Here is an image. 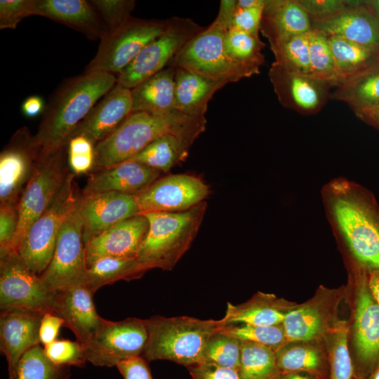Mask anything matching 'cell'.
Masks as SVG:
<instances>
[{"label": "cell", "instance_id": "cell-11", "mask_svg": "<svg viewBox=\"0 0 379 379\" xmlns=\"http://www.w3.org/2000/svg\"><path fill=\"white\" fill-rule=\"evenodd\" d=\"M166 20L132 17L101 39L98 51L84 73L105 72L117 76L151 41L166 30Z\"/></svg>", "mask_w": 379, "mask_h": 379}, {"label": "cell", "instance_id": "cell-27", "mask_svg": "<svg viewBox=\"0 0 379 379\" xmlns=\"http://www.w3.org/2000/svg\"><path fill=\"white\" fill-rule=\"evenodd\" d=\"M312 29L311 19L298 0L265 1L260 31L270 48Z\"/></svg>", "mask_w": 379, "mask_h": 379}, {"label": "cell", "instance_id": "cell-12", "mask_svg": "<svg viewBox=\"0 0 379 379\" xmlns=\"http://www.w3.org/2000/svg\"><path fill=\"white\" fill-rule=\"evenodd\" d=\"M165 32L148 44L117 76V84L132 89L160 72L192 37L205 27L189 18L166 20Z\"/></svg>", "mask_w": 379, "mask_h": 379}, {"label": "cell", "instance_id": "cell-49", "mask_svg": "<svg viewBox=\"0 0 379 379\" xmlns=\"http://www.w3.org/2000/svg\"><path fill=\"white\" fill-rule=\"evenodd\" d=\"M311 21L329 18L350 6V0H298Z\"/></svg>", "mask_w": 379, "mask_h": 379}, {"label": "cell", "instance_id": "cell-19", "mask_svg": "<svg viewBox=\"0 0 379 379\" xmlns=\"http://www.w3.org/2000/svg\"><path fill=\"white\" fill-rule=\"evenodd\" d=\"M77 209L83 224L85 245L93 237L140 213L134 195L115 192L79 194Z\"/></svg>", "mask_w": 379, "mask_h": 379}, {"label": "cell", "instance_id": "cell-32", "mask_svg": "<svg viewBox=\"0 0 379 379\" xmlns=\"http://www.w3.org/2000/svg\"><path fill=\"white\" fill-rule=\"evenodd\" d=\"M338 86L346 80L379 64V48L343 38L328 36Z\"/></svg>", "mask_w": 379, "mask_h": 379}, {"label": "cell", "instance_id": "cell-15", "mask_svg": "<svg viewBox=\"0 0 379 379\" xmlns=\"http://www.w3.org/2000/svg\"><path fill=\"white\" fill-rule=\"evenodd\" d=\"M86 271L83 224L76 208L60 230L51 260L39 276L49 290L58 292L84 283Z\"/></svg>", "mask_w": 379, "mask_h": 379}, {"label": "cell", "instance_id": "cell-58", "mask_svg": "<svg viewBox=\"0 0 379 379\" xmlns=\"http://www.w3.org/2000/svg\"><path fill=\"white\" fill-rule=\"evenodd\" d=\"M364 2L379 21V0H364Z\"/></svg>", "mask_w": 379, "mask_h": 379}, {"label": "cell", "instance_id": "cell-46", "mask_svg": "<svg viewBox=\"0 0 379 379\" xmlns=\"http://www.w3.org/2000/svg\"><path fill=\"white\" fill-rule=\"evenodd\" d=\"M48 358L59 366H83L86 359L81 344L69 340H55L44 347Z\"/></svg>", "mask_w": 379, "mask_h": 379}, {"label": "cell", "instance_id": "cell-53", "mask_svg": "<svg viewBox=\"0 0 379 379\" xmlns=\"http://www.w3.org/2000/svg\"><path fill=\"white\" fill-rule=\"evenodd\" d=\"M62 326L64 321L60 317L51 312L45 313L39 329L41 343L45 347L57 340L60 328Z\"/></svg>", "mask_w": 379, "mask_h": 379}, {"label": "cell", "instance_id": "cell-40", "mask_svg": "<svg viewBox=\"0 0 379 379\" xmlns=\"http://www.w3.org/2000/svg\"><path fill=\"white\" fill-rule=\"evenodd\" d=\"M307 36L311 75L337 87L339 83L328 36L316 29H312Z\"/></svg>", "mask_w": 379, "mask_h": 379}, {"label": "cell", "instance_id": "cell-2", "mask_svg": "<svg viewBox=\"0 0 379 379\" xmlns=\"http://www.w3.org/2000/svg\"><path fill=\"white\" fill-rule=\"evenodd\" d=\"M117 80L114 74L94 72L62 81L46 105L34 135L40 154L47 155L67 147L75 128L117 84Z\"/></svg>", "mask_w": 379, "mask_h": 379}, {"label": "cell", "instance_id": "cell-43", "mask_svg": "<svg viewBox=\"0 0 379 379\" xmlns=\"http://www.w3.org/2000/svg\"><path fill=\"white\" fill-rule=\"evenodd\" d=\"M271 50L275 62L291 72L311 75L307 33L292 36Z\"/></svg>", "mask_w": 379, "mask_h": 379}, {"label": "cell", "instance_id": "cell-5", "mask_svg": "<svg viewBox=\"0 0 379 379\" xmlns=\"http://www.w3.org/2000/svg\"><path fill=\"white\" fill-rule=\"evenodd\" d=\"M144 321L148 338L141 357L147 362L168 360L186 367L201 362L208 339L226 325L222 319L187 316L155 315Z\"/></svg>", "mask_w": 379, "mask_h": 379}, {"label": "cell", "instance_id": "cell-23", "mask_svg": "<svg viewBox=\"0 0 379 379\" xmlns=\"http://www.w3.org/2000/svg\"><path fill=\"white\" fill-rule=\"evenodd\" d=\"M43 315L18 310L1 312L0 350L6 357L8 373L26 352L41 343L39 329Z\"/></svg>", "mask_w": 379, "mask_h": 379}, {"label": "cell", "instance_id": "cell-42", "mask_svg": "<svg viewBox=\"0 0 379 379\" xmlns=\"http://www.w3.org/2000/svg\"><path fill=\"white\" fill-rule=\"evenodd\" d=\"M241 352V342L221 329L208 339L201 363L238 370Z\"/></svg>", "mask_w": 379, "mask_h": 379}, {"label": "cell", "instance_id": "cell-13", "mask_svg": "<svg viewBox=\"0 0 379 379\" xmlns=\"http://www.w3.org/2000/svg\"><path fill=\"white\" fill-rule=\"evenodd\" d=\"M144 319L103 320L92 338L81 345L87 361L98 366H117L124 360L142 356L147 342Z\"/></svg>", "mask_w": 379, "mask_h": 379}, {"label": "cell", "instance_id": "cell-4", "mask_svg": "<svg viewBox=\"0 0 379 379\" xmlns=\"http://www.w3.org/2000/svg\"><path fill=\"white\" fill-rule=\"evenodd\" d=\"M237 1H220L213 22L192 37L167 66L181 68L226 84L260 73V67L230 59L224 48V36L232 27Z\"/></svg>", "mask_w": 379, "mask_h": 379}, {"label": "cell", "instance_id": "cell-21", "mask_svg": "<svg viewBox=\"0 0 379 379\" xmlns=\"http://www.w3.org/2000/svg\"><path fill=\"white\" fill-rule=\"evenodd\" d=\"M132 112L131 90L117 84L91 109L69 139L83 135L96 145L117 128Z\"/></svg>", "mask_w": 379, "mask_h": 379}, {"label": "cell", "instance_id": "cell-20", "mask_svg": "<svg viewBox=\"0 0 379 379\" xmlns=\"http://www.w3.org/2000/svg\"><path fill=\"white\" fill-rule=\"evenodd\" d=\"M148 229L146 216L138 214L93 237L85 245L86 268L102 258H137Z\"/></svg>", "mask_w": 379, "mask_h": 379}, {"label": "cell", "instance_id": "cell-30", "mask_svg": "<svg viewBox=\"0 0 379 379\" xmlns=\"http://www.w3.org/2000/svg\"><path fill=\"white\" fill-rule=\"evenodd\" d=\"M175 68L167 66L131 90L133 112L166 116L175 109Z\"/></svg>", "mask_w": 379, "mask_h": 379}, {"label": "cell", "instance_id": "cell-31", "mask_svg": "<svg viewBox=\"0 0 379 379\" xmlns=\"http://www.w3.org/2000/svg\"><path fill=\"white\" fill-rule=\"evenodd\" d=\"M226 84L181 68H175V109L192 117H204L214 93Z\"/></svg>", "mask_w": 379, "mask_h": 379}, {"label": "cell", "instance_id": "cell-51", "mask_svg": "<svg viewBox=\"0 0 379 379\" xmlns=\"http://www.w3.org/2000/svg\"><path fill=\"white\" fill-rule=\"evenodd\" d=\"M192 379H241L237 369L197 363L187 367Z\"/></svg>", "mask_w": 379, "mask_h": 379}, {"label": "cell", "instance_id": "cell-1", "mask_svg": "<svg viewBox=\"0 0 379 379\" xmlns=\"http://www.w3.org/2000/svg\"><path fill=\"white\" fill-rule=\"evenodd\" d=\"M321 194L344 259L379 270V204L373 194L342 177L325 184Z\"/></svg>", "mask_w": 379, "mask_h": 379}, {"label": "cell", "instance_id": "cell-17", "mask_svg": "<svg viewBox=\"0 0 379 379\" xmlns=\"http://www.w3.org/2000/svg\"><path fill=\"white\" fill-rule=\"evenodd\" d=\"M208 194V187L200 178L175 174L158 178L134 196L139 214H145L187 211L203 202Z\"/></svg>", "mask_w": 379, "mask_h": 379}, {"label": "cell", "instance_id": "cell-3", "mask_svg": "<svg viewBox=\"0 0 379 379\" xmlns=\"http://www.w3.org/2000/svg\"><path fill=\"white\" fill-rule=\"evenodd\" d=\"M205 117H192L177 111L166 116L132 112L112 133L95 147L98 171L126 161L157 138L168 134L191 145L206 129Z\"/></svg>", "mask_w": 379, "mask_h": 379}, {"label": "cell", "instance_id": "cell-14", "mask_svg": "<svg viewBox=\"0 0 379 379\" xmlns=\"http://www.w3.org/2000/svg\"><path fill=\"white\" fill-rule=\"evenodd\" d=\"M347 291V285L332 288L320 285L311 298L298 303L285 317L287 340H322L340 320L338 312Z\"/></svg>", "mask_w": 379, "mask_h": 379}, {"label": "cell", "instance_id": "cell-56", "mask_svg": "<svg viewBox=\"0 0 379 379\" xmlns=\"http://www.w3.org/2000/svg\"><path fill=\"white\" fill-rule=\"evenodd\" d=\"M369 288L379 304V270H367Z\"/></svg>", "mask_w": 379, "mask_h": 379}, {"label": "cell", "instance_id": "cell-33", "mask_svg": "<svg viewBox=\"0 0 379 379\" xmlns=\"http://www.w3.org/2000/svg\"><path fill=\"white\" fill-rule=\"evenodd\" d=\"M148 270L137 258H102L87 267L84 284L94 294L116 281L139 279Z\"/></svg>", "mask_w": 379, "mask_h": 379}, {"label": "cell", "instance_id": "cell-29", "mask_svg": "<svg viewBox=\"0 0 379 379\" xmlns=\"http://www.w3.org/2000/svg\"><path fill=\"white\" fill-rule=\"evenodd\" d=\"M281 372H305L328 379V354L324 340L288 341L275 352Z\"/></svg>", "mask_w": 379, "mask_h": 379}, {"label": "cell", "instance_id": "cell-57", "mask_svg": "<svg viewBox=\"0 0 379 379\" xmlns=\"http://www.w3.org/2000/svg\"><path fill=\"white\" fill-rule=\"evenodd\" d=\"M279 379H320L319 377L305 372H289L281 373Z\"/></svg>", "mask_w": 379, "mask_h": 379}, {"label": "cell", "instance_id": "cell-28", "mask_svg": "<svg viewBox=\"0 0 379 379\" xmlns=\"http://www.w3.org/2000/svg\"><path fill=\"white\" fill-rule=\"evenodd\" d=\"M298 304L272 293L258 291L245 302L239 305L227 302L225 314L222 319L226 324H281L287 314Z\"/></svg>", "mask_w": 379, "mask_h": 379}, {"label": "cell", "instance_id": "cell-50", "mask_svg": "<svg viewBox=\"0 0 379 379\" xmlns=\"http://www.w3.org/2000/svg\"><path fill=\"white\" fill-rule=\"evenodd\" d=\"M265 1L253 7L236 9L232 27L253 35H259Z\"/></svg>", "mask_w": 379, "mask_h": 379}, {"label": "cell", "instance_id": "cell-41", "mask_svg": "<svg viewBox=\"0 0 379 379\" xmlns=\"http://www.w3.org/2000/svg\"><path fill=\"white\" fill-rule=\"evenodd\" d=\"M222 331L241 342L259 344L274 352L288 342L283 324L272 326L226 324Z\"/></svg>", "mask_w": 379, "mask_h": 379}, {"label": "cell", "instance_id": "cell-34", "mask_svg": "<svg viewBox=\"0 0 379 379\" xmlns=\"http://www.w3.org/2000/svg\"><path fill=\"white\" fill-rule=\"evenodd\" d=\"M330 93L352 110L379 106V64L346 80Z\"/></svg>", "mask_w": 379, "mask_h": 379}, {"label": "cell", "instance_id": "cell-39", "mask_svg": "<svg viewBox=\"0 0 379 379\" xmlns=\"http://www.w3.org/2000/svg\"><path fill=\"white\" fill-rule=\"evenodd\" d=\"M265 44L259 35H253L230 27L224 36L227 56L238 62L260 67L265 62L262 50Z\"/></svg>", "mask_w": 379, "mask_h": 379}, {"label": "cell", "instance_id": "cell-35", "mask_svg": "<svg viewBox=\"0 0 379 379\" xmlns=\"http://www.w3.org/2000/svg\"><path fill=\"white\" fill-rule=\"evenodd\" d=\"M191 145L178 136L168 134L157 138L128 161L166 173L186 159Z\"/></svg>", "mask_w": 379, "mask_h": 379}, {"label": "cell", "instance_id": "cell-6", "mask_svg": "<svg viewBox=\"0 0 379 379\" xmlns=\"http://www.w3.org/2000/svg\"><path fill=\"white\" fill-rule=\"evenodd\" d=\"M351 309L348 340L354 378L366 379L379 363V304L369 288L367 270L345 259Z\"/></svg>", "mask_w": 379, "mask_h": 379}, {"label": "cell", "instance_id": "cell-60", "mask_svg": "<svg viewBox=\"0 0 379 379\" xmlns=\"http://www.w3.org/2000/svg\"><path fill=\"white\" fill-rule=\"evenodd\" d=\"M366 379H379V363Z\"/></svg>", "mask_w": 379, "mask_h": 379}, {"label": "cell", "instance_id": "cell-59", "mask_svg": "<svg viewBox=\"0 0 379 379\" xmlns=\"http://www.w3.org/2000/svg\"><path fill=\"white\" fill-rule=\"evenodd\" d=\"M263 0H238L237 7L239 8H247L259 5Z\"/></svg>", "mask_w": 379, "mask_h": 379}, {"label": "cell", "instance_id": "cell-45", "mask_svg": "<svg viewBox=\"0 0 379 379\" xmlns=\"http://www.w3.org/2000/svg\"><path fill=\"white\" fill-rule=\"evenodd\" d=\"M95 147L88 138L76 135L67 145V163L69 170L75 175L86 173L93 170Z\"/></svg>", "mask_w": 379, "mask_h": 379}, {"label": "cell", "instance_id": "cell-8", "mask_svg": "<svg viewBox=\"0 0 379 379\" xmlns=\"http://www.w3.org/2000/svg\"><path fill=\"white\" fill-rule=\"evenodd\" d=\"M75 174L70 171L60 190L27 230L16 252L28 267L40 275L50 263L62 225L77 208Z\"/></svg>", "mask_w": 379, "mask_h": 379}, {"label": "cell", "instance_id": "cell-10", "mask_svg": "<svg viewBox=\"0 0 379 379\" xmlns=\"http://www.w3.org/2000/svg\"><path fill=\"white\" fill-rule=\"evenodd\" d=\"M57 292L49 290L18 252L0 253V310L54 314Z\"/></svg>", "mask_w": 379, "mask_h": 379}, {"label": "cell", "instance_id": "cell-22", "mask_svg": "<svg viewBox=\"0 0 379 379\" xmlns=\"http://www.w3.org/2000/svg\"><path fill=\"white\" fill-rule=\"evenodd\" d=\"M93 293L84 283L57 292L54 314L71 329L81 345L86 344L95 333L104 319L95 310Z\"/></svg>", "mask_w": 379, "mask_h": 379}, {"label": "cell", "instance_id": "cell-25", "mask_svg": "<svg viewBox=\"0 0 379 379\" xmlns=\"http://www.w3.org/2000/svg\"><path fill=\"white\" fill-rule=\"evenodd\" d=\"M160 172L133 161H126L91 173L82 195L115 192L135 195L157 180Z\"/></svg>", "mask_w": 379, "mask_h": 379}, {"label": "cell", "instance_id": "cell-24", "mask_svg": "<svg viewBox=\"0 0 379 379\" xmlns=\"http://www.w3.org/2000/svg\"><path fill=\"white\" fill-rule=\"evenodd\" d=\"M312 26L328 36L379 48V21L364 1L352 0L344 10L326 20L312 21Z\"/></svg>", "mask_w": 379, "mask_h": 379}, {"label": "cell", "instance_id": "cell-18", "mask_svg": "<svg viewBox=\"0 0 379 379\" xmlns=\"http://www.w3.org/2000/svg\"><path fill=\"white\" fill-rule=\"evenodd\" d=\"M268 76L279 102L301 114L319 112L330 96L332 84L312 75L291 72L273 62Z\"/></svg>", "mask_w": 379, "mask_h": 379}, {"label": "cell", "instance_id": "cell-47", "mask_svg": "<svg viewBox=\"0 0 379 379\" xmlns=\"http://www.w3.org/2000/svg\"><path fill=\"white\" fill-rule=\"evenodd\" d=\"M34 15V0H1L0 29H14L25 18Z\"/></svg>", "mask_w": 379, "mask_h": 379}, {"label": "cell", "instance_id": "cell-9", "mask_svg": "<svg viewBox=\"0 0 379 379\" xmlns=\"http://www.w3.org/2000/svg\"><path fill=\"white\" fill-rule=\"evenodd\" d=\"M69 172L67 147L47 155L39 154L18 204L19 224L11 251H18L27 230L51 205Z\"/></svg>", "mask_w": 379, "mask_h": 379}, {"label": "cell", "instance_id": "cell-52", "mask_svg": "<svg viewBox=\"0 0 379 379\" xmlns=\"http://www.w3.org/2000/svg\"><path fill=\"white\" fill-rule=\"evenodd\" d=\"M116 367L124 379H152L147 361L141 356L122 361Z\"/></svg>", "mask_w": 379, "mask_h": 379}, {"label": "cell", "instance_id": "cell-36", "mask_svg": "<svg viewBox=\"0 0 379 379\" xmlns=\"http://www.w3.org/2000/svg\"><path fill=\"white\" fill-rule=\"evenodd\" d=\"M238 372L241 379H279L281 375L275 352L265 346L248 342H241Z\"/></svg>", "mask_w": 379, "mask_h": 379}, {"label": "cell", "instance_id": "cell-44", "mask_svg": "<svg viewBox=\"0 0 379 379\" xmlns=\"http://www.w3.org/2000/svg\"><path fill=\"white\" fill-rule=\"evenodd\" d=\"M105 25L107 33L113 32L128 21L135 1L133 0L91 1Z\"/></svg>", "mask_w": 379, "mask_h": 379}, {"label": "cell", "instance_id": "cell-7", "mask_svg": "<svg viewBox=\"0 0 379 379\" xmlns=\"http://www.w3.org/2000/svg\"><path fill=\"white\" fill-rule=\"evenodd\" d=\"M206 205L203 201L184 211L143 214L149 229L137 259L148 270H173L196 237Z\"/></svg>", "mask_w": 379, "mask_h": 379}, {"label": "cell", "instance_id": "cell-37", "mask_svg": "<svg viewBox=\"0 0 379 379\" xmlns=\"http://www.w3.org/2000/svg\"><path fill=\"white\" fill-rule=\"evenodd\" d=\"M323 340L328 354V379H354L348 340V321L340 319Z\"/></svg>", "mask_w": 379, "mask_h": 379}, {"label": "cell", "instance_id": "cell-26", "mask_svg": "<svg viewBox=\"0 0 379 379\" xmlns=\"http://www.w3.org/2000/svg\"><path fill=\"white\" fill-rule=\"evenodd\" d=\"M34 15L63 24L91 40L101 39L107 34L91 1L34 0Z\"/></svg>", "mask_w": 379, "mask_h": 379}, {"label": "cell", "instance_id": "cell-16", "mask_svg": "<svg viewBox=\"0 0 379 379\" xmlns=\"http://www.w3.org/2000/svg\"><path fill=\"white\" fill-rule=\"evenodd\" d=\"M39 154L40 148L27 126L13 133L0 153V205H18Z\"/></svg>", "mask_w": 379, "mask_h": 379}, {"label": "cell", "instance_id": "cell-48", "mask_svg": "<svg viewBox=\"0 0 379 379\" xmlns=\"http://www.w3.org/2000/svg\"><path fill=\"white\" fill-rule=\"evenodd\" d=\"M18 224V205H0V253L11 251Z\"/></svg>", "mask_w": 379, "mask_h": 379}, {"label": "cell", "instance_id": "cell-55", "mask_svg": "<svg viewBox=\"0 0 379 379\" xmlns=\"http://www.w3.org/2000/svg\"><path fill=\"white\" fill-rule=\"evenodd\" d=\"M356 117L379 131V106L353 110Z\"/></svg>", "mask_w": 379, "mask_h": 379}, {"label": "cell", "instance_id": "cell-61", "mask_svg": "<svg viewBox=\"0 0 379 379\" xmlns=\"http://www.w3.org/2000/svg\"><path fill=\"white\" fill-rule=\"evenodd\" d=\"M354 379H357V378H354Z\"/></svg>", "mask_w": 379, "mask_h": 379}, {"label": "cell", "instance_id": "cell-38", "mask_svg": "<svg viewBox=\"0 0 379 379\" xmlns=\"http://www.w3.org/2000/svg\"><path fill=\"white\" fill-rule=\"evenodd\" d=\"M69 375V366L54 364L36 345L23 354L8 379H68Z\"/></svg>", "mask_w": 379, "mask_h": 379}, {"label": "cell", "instance_id": "cell-54", "mask_svg": "<svg viewBox=\"0 0 379 379\" xmlns=\"http://www.w3.org/2000/svg\"><path fill=\"white\" fill-rule=\"evenodd\" d=\"M46 105L42 98L39 95H31L22 102L21 110L27 117H35L44 113Z\"/></svg>", "mask_w": 379, "mask_h": 379}]
</instances>
